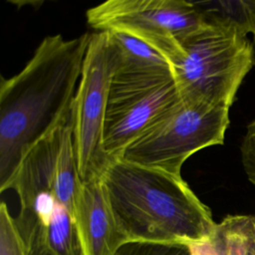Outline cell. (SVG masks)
Returning a JSON list of instances; mask_svg holds the SVG:
<instances>
[{
	"instance_id": "obj_1",
	"label": "cell",
	"mask_w": 255,
	"mask_h": 255,
	"mask_svg": "<svg viewBox=\"0 0 255 255\" xmlns=\"http://www.w3.org/2000/svg\"><path fill=\"white\" fill-rule=\"evenodd\" d=\"M91 34L45 37L15 76L0 83V191L28 150L72 117Z\"/></svg>"
},
{
	"instance_id": "obj_2",
	"label": "cell",
	"mask_w": 255,
	"mask_h": 255,
	"mask_svg": "<svg viewBox=\"0 0 255 255\" xmlns=\"http://www.w3.org/2000/svg\"><path fill=\"white\" fill-rule=\"evenodd\" d=\"M128 243L182 244L208 238L216 222L182 176L113 159L100 177Z\"/></svg>"
},
{
	"instance_id": "obj_3",
	"label": "cell",
	"mask_w": 255,
	"mask_h": 255,
	"mask_svg": "<svg viewBox=\"0 0 255 255\" xmlns=\"http://www.w3.org/2000/svg\"><path fill=\"white\" fill-rule=\"evenodd\" d=\"M170 63L181 99L230 108L254 66L253 43L235 28L204 24Z\"/></svg>"
},
{
	"instance_id": "obj_4",
	"label": "cell",
	"mask_w": 255,
	"mask_h": 255,
	"mask_svg": "<svg viewBox=\"0 0 255 255\" xmlns=\"http://www.w3.org/2000/svg\"><path fill=\"white\" fill-rule=\"evenodd\" d=\"M228 126L229 108L181 99L119 158L181 176L190 155L223 143Z\"/></svg>"
},
{
	"instance_id": "obj_5",
	"label": "cell",
	"mask_w": 255,
	"mask_h": 255,
	"mask_svg": "<svg viewBox=\"0 0 255 255\" xmlns=\"http://www.w3.org/2000/svg\"><path fill=\"white\" fill-rule=\"evenodd\" d=\"M114 67L109 33L91 34L72 106L73 142L82 182L100 178L113 160L104 150L103 131Z\"/></svg>"
},
{
	"instance_id": "obj_6",
	"label": "cell",
	"mask_w": 255,
	"mask_h": 255,
	"mask_svg": "<svg viewBox=\"0 0 255 255\" xmlns=\"http://www.w3.org/2000/svg\"><path fill=\"white\" fill-rule=\"evenodd\" d=\"M91 27L132 36L160 53L169 64L182 54V43L205 23L184 0H109L87 11Z\"/></svg>"
},
{
	"instance_id": "obj_7",
	"label": "cell",
	"mask_w": 255,
	"mask_h": 255,
	"mask_svg": "<svg viewBox=\"0 0 255 255\" xmlns=\"http://www.w3.org/2000/svg\"><path fill=\"white\" fill-rule=\"evenodd\" d=\"M14 222L25 255H84L70 210L52 191H38L19 199Z\"/></svg>"
},
{
	"instance_id": "obj_8",
	"label": "cell",
	"mask_w": 255,
	"mask_h": 255,
	"mask_svg": "<svg viewBox=\"0 0 255 255\" xmlns=\"http://www.w3.org/2000/svg\"><path fill=\"white\" fill-rule=\"evenodd\" d=\"M180 100L174 80L150 91L109 99L103 131L105 152L118 158Z\"/></svg>"
},
{
	"instance_id": "obj_9",
	"label": "cell",
	"mask_w": 255,
	"mask_h": 255,
	"mask_svg": "<svg viewBox=\"0 0 255 255\" xmlns=\"http://www.w3.org/2000/svg\"><path fill=\"white\" fill-rule=\"evenodd\" d=\"M107 32L115 50L109 99L150 91L173 80L169 62L156 50L128 34Z\"/></svg>"
},
{
	"instance_id": "obj_10",
	"label": "cell",
	"mask_w": 255,
	"mask_h": 255,
	"mask_svg": "<svg viewBox=\"0 0 255 255\" xmlns=\"http://www.w3.org/2000/svg\"><path fill=\"white\" fill-rule=\"evenodd\" d=\"M73 217L84 255H116L128 243L118 225L100 178L82 183Z\"/></svg>"
},
{
	"instance_id": "obj_11",
	"label": "cell",
	"mask_w": 255,
	"mask_h": 255,
	"mask_svg": "<svg viewBox=\"0 0 255 255\" xmlns=\"http://www.w3.org/2000/svg\"><path fill=\"white\" fill-rule=\"evenodd\" d=\"M205 24L232 27L255 35V1L226 0L192 2Z\"/></svg>"
},
{
	"instance_id": "obj_12",
	"label": "cell",
	"mask_w": 255,
	"mask_h": 255,
	"mask_svg": "<svg viewBox=\"0 0 255 255\" xmlns=\"http://www.w3.org/2000/svg\"><path fill=\"white\" fill-rule=\"evenodd\" d=\"M248 221L249 215H228L220 222L227 237V255H247Z\"/></svg>"
},
{
	"instance_id": "obj_13",
	"label": "cell",
	"mask_w": 255,
	"mask_h": 255,
	"mask_svg": "<svg viewBox=\"0 0 255 255\" xmlns=\"http://www.w3.org/2000/svg\"><path fill=\"white\" fill-rule=\"evenodd\" d=\"M0 255H25L14 217L5 202L0 205Z\"/></svg>"
},
{
	"instance_id": "obj_14",
	"label": "cell",
	"mask_w": 255,
	"mask_h": 255,
	"mask_svg": "<svg viewBox=\"0 0 255 255\" xmlns=\"http://www.w3.org/2000/svg\"><path fill=\"white\" fill-rule=\"evenodd\" d=\"M116 255H190L186 245L152 244L130 242L123 246Z\"/></svg>"
},
{
	"instance_id": "obj_15",
	"label": "cell",
	"mask_w": 255,
	"mask_h": 255,
	"mask_svg": "<svg viewBox=\"0 0 255 255\" xmlns=\"http://www.w3.org/2000/svg\"><path fill=\"white\" fill-rule=\"evenodd\" d=\"M240 149L244 171L248 180L255 185V120L247 126Z\"/></svg>"
},
{
	"instance_id": "obj_16",
	"label": "cell",
	"mask_w": 255,
	"mask_h": 255,
	"mask_svg": "<svg viewBox=\"0 0 255 255\" xmlns=\"http://www.w3.org/2000/svg\"><path fill=\"white\" fill-rule=\"evenodd\" d=\"M247 255H255V216L249 215L247 227Z\"/></svg>"
},
{
	"instance_id": "obj_17",
	"label": "cell",
	"mask_w": 255,
	"mask_h": 255,
	"mask_svg": "<svg viewBox=\"0 0 255 255\" xmlns=\"http://www.w3.org/2000/svg\"><path fill=\"white\" fill-rule=\"evenodd\" d=\"M253 48H254V66H255V35H253Z\"/></svg>"
}]
</instances>
